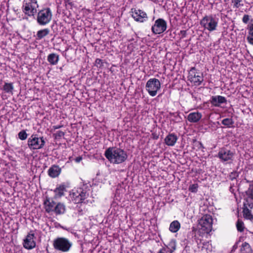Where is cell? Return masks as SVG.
Returning <instances> with one entry per match:
<instances>
[{"label": "cell", "instance_id": "cell-15", "mask_svg": "<svg viewBox=\"0 0 253 253\" xmlns=\"http://www.w3.org/2000/svg\"><path fill=\"white\" fill-rule=\"evenodd\" d=\"M211 102L212 105L216 106H219L221 104L226 103V99L223 96H217L212 97Z\"/></svg>", "mask_w": 253, "mask_h": 253}, {"label": "cell", "instance_id": "cell-18", "mask_svg": "<svg viewBox=\"0 0 253 253\" xmlns=\"http://www.w3.org/2000/svg\"><path fill=\"white\" fill-rule=\"evenodd\" d=\"M243 215L245 219L252 220L253 218L252 212L248 209L245 203L244 204L243 207Z\"/></svg>", "mask_w": 253, "mask_h": 253}, {"label": "cell", "instance_id": "cell-13", "mask_svg": "<svg viewBox=\"0 0 253 253\" xmlns=\"http://www.w3.org/2000/svg\"><path fill=\"white\" fill-rule=\"evenodd\" d=\"M219 156L221 160L227 161L232 159L233 156V153L230 150H227L225 148H222L219 152Z\"/></svg>", "mask_w": 253, "mask_h": 253}, {"label": "cell", "instance_id": "cell-7", "mask_svg": "<svg viewBox=\"0 0 253 253\" xmlns=\"http://www.w3.org/2000/svg\"><path fill=\"white\" fill-rule=\"evenodd\" d=\"M199 225L204 232L209 233L212 229V217L208 214L204 216L199 221Z\"/></svg>", "mask_w": 253, "mask_h": 253}, {"label": "cell", "instance_id": "cell-14", "mask_svg": "<svg viewBox=\"0 0 253 253\" xmlns=\"http://www.w3.org/2000/svg\"><path fill=\"white\" fill-rule=\"evenodd\" d=\"M61 171V169L58 166L53 165L47 171V174L50 177L55 178L60 175Z\"/></svg>", "mask_w": 253, "mask_h": 253}, {"label": "cell", "instance_id": "cell-3", "mask_svg": "<svg viewBox=\"0 0 253 253\" xmlns=\"http://www.w3.org/2000/svg\"><path fill=\"white\" fill-rule=\"evenodd\" d=\"M38 2L36 1H24L23 2L22 10L23 12L28 16H34L38 10Z\"/></svg>", "mask_w": 253, "mask_h": 253}, {"label": "cell", "instance_id": "cell-4", "mask_svg": "<svg viewBox=\"0 0 253 253\" xmlns=\"http://www.w3.org/2000/svg\"><path fill=\"white\" fill-rule=\"evenodd\" d=\"M52 18V13L50 8H44L38 13L37 20L39 24L45 25L50 22Z\"/></svg>", "mask_w": 253, "mask_h": 253}, {"label": "cell", "instance_id": "cell-31", "mask_svg": "<svg viewBox=\"0 0 253 253\" xmlns=\"http://www.w3.org/2000/svg\"><path fill=\"white\" fill-rule=\"evenodd\" d=\"M250 17L248 15H245L243 18V22L244 23H247L249 22Z\"/></svg>", "mask_w": 253, "mask_h": 253}, {"label": "cell", "instance_id": "cell-21", "mask_svg": "<svg viewBox=\"0 0 253 253\" xmlns=\"http://www.w3.org/2000/svg\"><path fill=\"white\" fill-rule=\"evenodd\" d=\"M180 223L178 221H173L172 223H170V226L169 227V230L172 232H177L180 229Z\"/></svg>", "mask_w": 253, "mask_h": 253}, {"label": "cell", "instance_id": "cell-6", "mask_svg": "<svg viewBox=\"0 0 253 253\" xmlns=\"http://www.w3.org/2000/svg\"><path fill=\"white\" fill-rule=\"evenodd\" d=\"M188 79L194 85H199L203 81V74L195 67L192 68L188 72Z\"/></svg>", "mask_w": 253, "mask_h": 253}, {"label": "cell", "instance_id": "cell-19", "mask_svg": "<svg viewBox=\"0 0 253 253\" xmlns=\"http://www.w3.org/2000/svg\"><path fill=\"white\" fill-rule=\"evenodd\" d=\"M47 61H49L51 64L55 65L57 63L59 60V56L58 54L55 53H52L49 54L47 57Z\"/></svg>", "mask_w": 253, "mask_h": 253}, {"label": "cell", "instance_id": "cell-17", "mask_svg": "<svg viewBox=\"0 0 253 253\" xmlns=\"http://www.w3.org/2000/svg\"><path fill=\"white\" fill-rule=\"evenodd\" d=\"M201 114L199 112L192 113L188 115L187 119L191 123H196L201 119Z\"/></svg>", "mask_w": 253, "mask_h": 253}, {"label": "cell", "instance_id": "cell-8", "mask_svg": "<svg viewBox=\"0 0 253 253\" xmlns=\"http://www.w3.org/2000/svg\"><path fill=\"white\" fill-rule=\"evenodd\" d=\"M130 15L135 21L143 23L148 21L147 14L144 11L138 8H131L130 11Z\"/></svg>", "mask_w": 253, "mask_h": 253}, {"label": "cell", "instance_id": "cell-10", "mask_svg": "<svg viewBox=\"0 0 253 253\" xmlns=\"http://www.w3.org/2000/svg\"><path fill=\"white\" fill-rule=\"evenodd\" d=\"M201 25L209 31H213L217 27V21L212 16H206L202 19Z\"/></svg>", "mask_w": 253, "mask_h": 253}, {"label": "cell", "instance_id": "cell-12", "mask_svg": "<svg viewBox=\"0 0 253 253\" xmlns=\"http://www.w3.org/2000/svg\"><path fill=\"white\" fill-rule=\"evenodd\" d=\"M34 233H29L23 240V246L25 249L31 250L36 247V242L34 240Z\"/></svg>", "mask_w": 253, "mask_h": 253}, {"label": "cell", "instance_id": "cell-5", "mask_svg": "<svg viewBox=\"0 0 253 253\" xmlns=\"http://www.w3.org/2000/svg\"><path fill=\"white\" fill-rule=\"evenodd\" d=\"M146 91L151 96H155L161 88V83L157 79H151L146 83Z\"/></svg>", "mask_w": 253, "mask_h": 253}, {"label": "cell", "instance_id": "cell-2", "mask_svg": "<svg viewBox=\"0 0 253 253\" xmlns=\"http://www.w3.org/2000/svg\"><path fill=\"white\" fill-rule=\"evenodd\" d=\"M28 146L32 150H38L43 148L45 144V141L43 137L38 135H31L29 138Z\"/></svg>", "mask_w": 253, "mask_h": 253}, {"label": "cell", "instance_id": "cell-25", "mask_svg": "<svg viewBox=\"0 0 253 253\" xmlns=\"http://www.w3.org/2000/svg\"><path fill=\"white\" fill-rule=\"evenodd\" d=\"M4 90L7 92H11L14 90L13 84L11 83H6L3 87Z\"/></svg>", "mask_w": 253, "mask_h": 253}, {"label": "cell", "instance_id": "cell-1", "mask_svg": "<svg viewBox=\"0 0 253 253\" xmlns=\"http://www.w3.org/2000/svg\"><path fill=\"white\" fill-rule=\"evenodd\" d=\"M105 155L109 161L113 164H121L127 158L126 152L118 148H109L106 150Z\"/></svg>", "mask_w": 253, "mask_h": 253}, {"label": "cell", "instance_id": "cell-22", "mask_svg": "<svg viewBox=\"0 0 253 253\" xmlns=\"http://www.w3.org/2000/svg\"><path fill=\"white\" fill-rule=\"evenodd\" d=\"M44 206H45V209L47 212H50L54 210V203L50 202L48 198H47L44 202Z\"/></svg>", "mask_w": 253, "mask_h": 253}, {"label": "cell", "instance_id": "cell-9", "mask_svg": "<svg viewBox=\"0 0 253 253\" xmlns=\"http://www.w3.org/2000/svg\"><path fill=\"white\" fill-rule=\"evenodd\" d=\"M54 248L62 252H67L71 247V244L67 239L62 237L57 238L54 242Z\"/></svg>", "mask_w": 253, "mask_h": 253}, {"label": "cell", "instance_id": "cell-24", "mask_svg": "<svg viewBox=\"0 0 253 253\" xmlns=\"http://www.w3.org/2000/svg\"><path fill=\"white\" fill-rule=\"evenodd\" d=\"M49 32V30L48 29H44L42 30H39L38 31L37 33V36L39 39L45 37L47 35Z\"/></svg>", "mask_w": 253, "mask_h": 253}, {"label": "cell", "instance_id": "cell-26", "mask_svg": "<svg viewBox=\"0 0 253 253\" xmlns=\"http://www.w3.org/2000/svg\"><path fill=\"white\" fill-rule=\"evenodd\" d=\"M253 23L251 22L250 26L249 27V30H250V31H249V35L248 37V41L250 43V44H253Z\"/></svg>", "mask_w": 253, "mask_h": 253}, {"label": "cell", "instance_id": "cell-27", "mask_svg": "<svg viewBox=\"0 0 253 253\" xmlns=\"http://www.w3.org/2000/svg\"><path fill=\"white\" fill-rule=\"evenodd\" d=\"M18 138L21 141H24L26 140L28 137V135H27V132H26L25 130H22L21 131L18 135Z\"/></svg>", "mask_w": 253, "mask_h": 253}, {"label": "cell", "instance_id": "cell-11", "mask_svg": "<svg viewBox=\"0 0 253 253\" xmlns=\"http://www.w3.org/2000/svg\"><path fill=\"white\" fill-rule=\"evenodd\" d=\"M167 24L164 19L159 18L155 22L152 27V31L155 34H160L166 30Z\"/></svg>", "mask_w": 253, "mask_h": 253}, {"label": "cell", "instance_id": "cell-29", "mask_svg": "<svg viewBox=\"0 0 253 253\" xmlns=\"http://www.w3.org/2000/svg\"><path fill=\"white\" fill-rule=\"evenodd\" d=\"M222 123L225 126H230V125H232L233 124V122L232 119L227 118V119L223 120L222 121Z\"/></svg>", "mask_w": 253, "mask_h": 253}, {"label": "cell", "instance_id": "cell-23", "mask_svg": "<svg viewBox=\"0 0 253 253\" xmlns=\"http://www.w3.org/2000/svg\"><path fill=\"white\" fill-rule=\"evenodd\" d=\"M239 253H252V249L249 244L247 243L243 244Z\"/></svg>", "mask_w": 253, "mask_h": 253}, {"label": "cell", "instance_id": "cell-20", "mask_svg": "<svg viewBox=\"0 0 253 253\" xmlns=\"http://www.w3.org/2000/svg\"><path fill=\"white\" fill-rule=\"evenodd\" d=\"M54 211L57 215L64 214L65 211V206L62 203H58L54 207Z\"/></svg>", "mask_w": 253, "mask_h": 253}, {"label": "cell", "instance_id": "cell-16", "mask_svg": "<svg viewBox=\"0 0 253 253\" xmlns=\"http://www.w3.org/2000/svg\"><path fill=\"white\" fill-rule=\"evenodd\" d=\"M177 136L174 134L169 135L165 139V142L168 146H173L177 141Z\"/></svg>", "mask_w": 253, "mask_h": 253}, {"label": "cell", "instance_id": "cell-30", "mask_svg": "<svg viewBox=\"0 0 253 253\" xmlns=\"http://www.w3.org/2000/svg\"><path fill=\"white\" fill-rule=\"evenodd\" d=\"M198 186L197 184H193L190 187V191L191 192H196L197 191Z\"/></svg>", "mask_w": 253, "mask_h": 253}, {"label": "cell", "instance_id": "cell-28", "mask_svg": "<svg viewBox=\"0 0 253 253\" xmlns=\"http://www.w3.org/2000/svg\"><path fill=\"white\" fill-rule=\"evenodd\" d=\"M236 226H237V229L238 231H239L240 232H243L244 229V228H245L243 222L240 219H239L238 222H237Z\"/></svg>", "mask_w": 253, "mask_h": 253}]
</instances>
